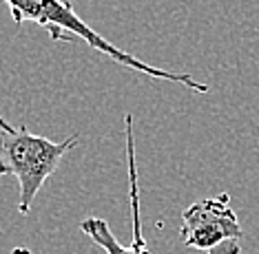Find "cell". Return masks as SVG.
Returning a JSON list of instances; mask_svg holds the SVG:
<instances>
[{
	"mask_svg": "<svg viewBox=\"0 0 259 254\" xmlns=\"http://www.w3.org/2000/svg\"><path fill=\"white\" fill-rule=\"evenodd\" d=\"M7 7L11 11L16 25H25V22H36V25L45 27L49 31L54 42H75L80 40L82 44H89L91 49L100 51L102 56L111 58L113 62L122 64V67L144 73L149 78L155 80H168V82H178V84L191 88L195 93H208V86L197 82L193 75L188 73H175V71L166 69H157L151 67L138 58H133L131 53L122 51L117 44L109 42L107 38H102L96 29L87 25L82 18L75 14V9L64 0H5Z\"/></svg>",
	"mask_w": 259,
	"mask_h": 254,
	"instance_id": "cell-1",
	"label": "cell"
},
{
	"mask_svg": "<svg viewBox=\"0 0 259 254\" xmlns=\"http://www.w3.org/2000/svg\"><path fill=\"white\" fill-rule=\"evenodd\" d=\"M78 135H71L64 141H51L42 135L29 133L25 126H11L0 117V177L11 175L18 179L20 215H29L40 188L58 170L62 157L78 146Z\"/></svg>",
	"mask_w": 259,
	"mask_h": 254,
	"instance_id": "cell-2",
	"label": "cell"
},
{
	"mask_svg": "<svg viewBox=\"0 0 259 254\" xmlns=\"http://www.w3.org/2000/svg\"><path fill=\"white\" fill-rule=\"evenodd\" d=\"M244 230L239 226L237 212L231 208V197L226 192L208 199H199L182 212L180 239L186 247L213 250L226 241H239Z\"/></svg>",
	"mask_w": 259,
	"mask_h": 254,
	"instance_id": "cell-3",
	"label": "cell"
},
{
	"mask_svg": "<svg viewBox=\"0 0 259 254\" xmlns=\"http://www.w3.org/2000/svg\"><path fill=\"white\" fill-rule=\"evenodd\" d=\"M126 126V164H128V201H131V217H133V243L122 245L113 237L109 223L104 219L89 217L80 223V230L87 237L93 239V243L100 245L107 254H151L146 247L142 234V219H140V186H138V166H135V141H133V117L124 115Z\"/></svg>",
	"mask_w": 259,
	"mask_h": 254,
	"instance_id": "cell-4",
	"label": "cell"
},
{
	"mask_svg": "<svg viewBox=\"0 0 259 254\" xmlns=\"http://www.w3.org/2000/svg\"><path fill=\"white\" fill-rule=\"evenodd\" d=\"M239 241H226V243L213 247V250H208L206 254H239Z\"/></svg>",
	"mask_w": 259,
	"mask_h": 254,
	"instance_id": "cell-5",
	"label": "cell"
},
{
	"mask_svg": "<svg viewBox=\"0 0 259 254\" xmlns=\"http://www.w3.org/2000/svg\"><path fill=\"white\" fill-rule=\"evenodd\" d=\"M9 254H31V252H29L27 247H14V250H11Z\"/></svg>",
	"mask_w": 259,
	"mask_h": 254,
	"instance_id": "cell-6",
	"label": "cell"
}]
</instances>
